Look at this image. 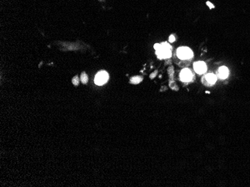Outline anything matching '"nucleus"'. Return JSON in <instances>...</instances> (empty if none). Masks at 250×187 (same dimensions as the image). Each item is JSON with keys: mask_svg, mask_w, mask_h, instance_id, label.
I'll use <instances>...</instances> for the list:
<instances>
[{"mask_svg": "<svg viewBox=\"0 0 250 187\" xmlns=\"http://www.w3.org/2000/svg\"><path fill=\"white\" fill-rule=\"evenodd\" d=\"M177 55L180 59H190L193 56L192 50L188 47H180L177 51Z\"/></svg>", "mask_w": 250, "mask_h": 187, "instance_id": "nucleus-2", "label": "nucleus"}, {"mask_svg": "<svg viewBox=\"0 0 250 187\" xmlns=\"http://www.w3.org/2000/svg\"><path fill=\"white\" fill-rule=\"evenodd\" d=\"M217 74H218V77L220 78L221 79L226 78L229 75V69L225 66H222L219 69Z\"/></svg>", "mask_w": 250, "mask_h": 187, "instance_id": "nucleus-6", "label": "nucleus"}, {"mask_svg": "<svg viewBox=\"0 0 250 187\" xmlns=\"http://www.w3.org/2000/svg\"><path fill=\"white\" fill-rule=\"evenodd\" d=\"M204 78L208 81V83L210 84H214L216 81V79H217L216 78V76L215 75H213V74H211H211H208V75L204 77Z\"/></svg>", "mask_w": 250, "mask_h": 187, "instance_id": "nucleus-7", "label": "nucleus"}, {"mask_svg": "<svg viewBox=\"0 0 250 187\" xmlns=\"http://www.w3.org/2000/svg\"><path fill=\"white\" fill-rule=\"evenodd\" d=\"M72 82L74 84V85L75 86H78L79 84V78H78V76H74V78L72 79Z\"/></svg>", "mask_w": 250, "mask_h": 187, "instance_id": "nucleus-10", "label": "nucleus"}, {"mask_svg": "<svg viewBox=\"0 0 250 187\" xmlns=\"http://www.w3.org/2000/svg\"><path fill=\"white\" fill-rule=\"evenodd\" d=\"M109 80V75L106 71H100L97 73L95 78V84L97 85H103Z\"/></svg>", "mask_w": 250, "mask_h": 187, "instance_id": "nucleus-3", "label": "nucleus"}, {"mask_svg": "<svg viewBox=\"0 0 250 187\" xmlns=\"http://www.w3.org/2000/svg\"><path fill=\"white\" fill-rule=\"evenodd\" d=\"M194 69L198 74H203L207 70L206 64L202 61H198L194 63Z\"/></svg>", "mask_w": 250, "mask_h": 187, "instance_id": "nucleus-4", "label": "nucleus"}, {"mask_svg": "<svg viewBox=\"0 0 250 187\" xmlns=\"http://www.w3.org/2000/svg\"><path fill=\"white\" fill-rule=\"evenodd\" d=\"M156 54L160 59L169 58L172 56V47L169 43H163L161 44V47L156 50Z\"/></svg>", "mask_w": 250, "mask_h": 187, "instance_id": "nucleus-1", "label": "nucleus"}, {"mask_svg": "<svg viewBox=\"0 0 250 187\" xmlns=\"http://www.w3.org/2000/svg\"><path fill=\"white\" fill-rule=\"evenodd\" d=\"M207 5H209L211 8H213L214 7V6H213V5H212V4H211V2H207Z\"/></svg>", "mask_w": 250, "mask_h": 187, "instance_id": "nucleus-13", "label": "nucleus"}, {"mask_svg": "<svg viewBox=\"0 0 250 187\" xmlns=\"http://www.w3.org/2000/svg\"><path fill=\"white\" fill-rule=\"evenodd\" d=\"M180 80L185 82H189L192 80V74L189 69H184L180 72Z\"/></svg>", "mask_w": 250, "mask_h": 187, "instance_id": "nucleus-5", "label": "nucleus"}, {"mask_svg": "<svg viewBox=\"0 0 250 187\" xmlns=\"http://www.w3.org/2000/svg\"><path fill=\"white\" fill-rule=\"evenodd\" d=\"M174 40H175L174 36V35H171V36L169 37V42H170V43H173Z\"/></svg>", "mask_w": 250, "mask_h": 187, "instance_id": "nucleus-12", "label": "nucleus"}, {"mask_svg": "<svg viewBox=\"0 0 250 187\" xmlns=\"http://www.w3.org/2000/svg\"><path fill=\"white\" fill-rule=\"evenodd\" d=\"M142 81V77H141V76H135V77L131 78V79H130V81L132 84H137L140 83Z\"/></svg>", "mask_w": 250, "mask_h": 187, "instance_id": "nucleus-8", "label": "nucleus"}, {"mask_svg": "<svg viewBox=\"0 0 250 187\" xmlns=\"http://www.w3.org/2000/svg\"><path fill=\"white\" fill-rule=\"evenodd\" d=\"M161 47V44H159V43H156V44H155L154 45V49H156V50H157V49H159Z\"/></svg>", "mask_w": 250, "mask_h": 187, "instance_id": "nucleus-11", "label": "nucleus"}, {"mask_svg": "<svg viewBox=\"0 0 250 187\" xmlns=\"http://www.w3.org/2000/svg\"><path fill=\"white\" fill-rule=\"evenodd\" d=\"M80 80H81L82 83L84 84H86L88 83V75H87V74H86L85 72H83L81 74V76H80Z\"/></svg>", "mask_w": 250, "mask_h": 187, "instance_id": "nucleus-9", "label": "nucleus"}]
</instances>
